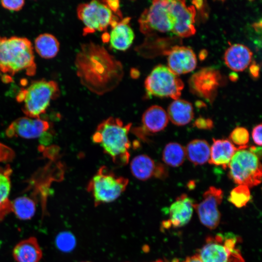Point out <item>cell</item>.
Segmentation results:
<instances>
[{
    "label": "cell",
    "mask_w": 262,
    "mask_h": 262,
    "mask_svg": "<svg viewBox=\"0 0 262 262\" xmlns=\"http://www.w3.org/2000/svg\"><path fill=\"white\" fill-rule=\"evenodd\" d=\"M75 64L81 83L99 95L114 89L124 75L121 63L103 46L92 42L81 46Z\"/></svg>",
    "instance_id": "cell-1"
},
{
    "label": "cell",
    "mask_w": 262,
    "mask_h": 262,
    "mask_svg": "<svg viewBox=\"0 0 262 262\" xmlns=\"http://www.w3.org/2000/svg\"><path fill=\"white\" fill-rule=\"evenodd\" d=\"M131 127V123L124 124L118 118L108 117L98 126L92 141L100 146L115 164L126 165L130 157L131 144L128 135Z\"/></svg>",
    "instance_id": "cell-2"
},
{
    "label": "cell",
    "mask_w": 262,
    "mask_h": 262,
    "mask_svg": "<svg viewBox=\"0 0 262 262\" xmlns=\"http://www.w3.org/2000/svg\"><path fill=\"white\" fill-rule=\"evenodd\" d=\"M26 70L29 75L35 70L33 47L25 37L0 36V70L13 75Z\"/></svg>",
    "instance_id": "cell-3"
},
{
    "label": "cell",
    "mask_w": 262,
    "mask_h": 262,
    "mask_svg": "<svg viewBox=\"0 0 262 262\" xmlns=\"http://www.w3.org/2000/svg\"><path fill=\"white\" fill-rule=\"evenodd\" d=\"M59 94L57 82L42 79L33 82L27 88L21 90L16 99L22 104V110L27 116L40 118L46 112L51 100Z\"/></svg>",
    "instance_id": "cell-4"
},
{
    "label": "cell",
    "mask_w": 262,
    "mask_h": 262,
    "mask_svg": "<svg viewBox=\"0 0 262 262\" xmlns=\"http://www.w3.org/2000/svg\"><path fill=\"white\" fill-rule=\"evenodd\" d=\"M128 183V179L102 166L89 181L87 190L92 195L95 206H98L116 200L126 190Z\"/></svg>",
    "instance_id": "cell-5"
},
{
    "label": "cell",
    "mask_w": 262,
    "mask_h": 262,
    "mask_svg": "<svg viewBox=\"0 0 262 262\" xmlns=\"http://www.w3.org/2000/svg\"><path fill=\"white\" fill-rule=\"evenodd\" d=\"M259 157L249 149H240L232 156L228 167L229 176L235 183L249 188L259 184L262 168Z\"/></svg>",
    "instance_id": "cell-6"
},
{
    "label": "cell",
    "mask_w": 262,
    "mask_h": 262,
    "mask_svg": "<svg viewBox=\"0 0 262 262\" xmlns=\"http://www.w3.org/2000/svg\"><path fill=\"white\" fill-rule=\"evenodd\" d=\"M238 241L232 233L209 236L196 254L202 262H245L236 247Z\"/></svg>",
    "instance_id": "cell-7"
},
{
    "label": "cell",
    "mask_w": 262,
    "mask_h": 262,
    "mask_svg": "<svg viewBox=\"0 0 262 262\" xmlns=\"http://www.w3.org/2000/svg\"><path fill=\"white\" fill-rule=\"evenodd\" d=\"M77 13L84 25V35L97 31H105L109 26L112 28L122 19L121 15L114 13L104 0H93L80 4Z\"/></svg>",
    "instance_id": "cell-8"
},
{
    "label": "cell",
    "mask_w": 262,
    "mask_h": 262,
    "mask_svg": "<svg viewBox=\"0 0 262 262\" xmlns=\"http://www.w3.org/2000/svg\"><path fill=\"white\" fill-rule=\"evenodd\" d=\"M146 92L148 96L179 99L184 84L178 75L167 66L160 65L155 66L145 82Z\"/></svg>",
    "instance_id": "cell-9"
},
{
    "label": "cell",
    "mask_w": 262,
    "mask_h": 262,
    "mask_svg": "<svg viewBox=\"0 0 262 262\" xmlns=\"http://www.w3.org/2000/svg\"><path fill=\"white\" fill-rule=\"evenodd\" d=\"M138 22L141 32L147 35L155 32H172L173 19L170 0H153L149 7L143 12Z\"/></svg>",
    "instance_id": "cell-10"
},
{
    "label": "cell",
    "mask_w": 262,
    "mask_h": 262,
    "mask_svg": "<svg viewBox=\"0 0 262 262\" xmlns=\"http://www.w3.org/2000/svg\"><path fill=\"white\" fill-rule=\"evenodd\" d=\"M223 197L221 189L211 186L205 192L201 202L194 204V209L201 223L210 229H215L219 225L221 213L218 207Z\"/></svg>",
    "instance_id": "cell-11"
},
{
    "label": "cell",
    "mask_w": 262,
    "mask_h": 262,
    "mask_svg": "<svg viewBox=\"0 0 262 262\" xmlns=\"http://www.w3.org/2000/svg\"><path fill=\"white\" fill-rule=\"evenodd\" d=\"M170 10L173 19L172 32L181 37H188L196 33L194 26L196 9L187 6L184 0H170Z\"/></svg>",
    "instance_id": "cell-12"
},
{
    "label": "cell",
    "mask_w": 262,
    "mask_h": 262,
    "mask_svg": "<svg viewBox=\"0 0 262 262\" xmlns=\"http://www.w3.org/2000/svg\"><path fill=\"white\" fill-rule=\"evenodd\" d=\"M220 79V74L216 69L203 68L192 75L189 81L190 87L193 93L212 102L217 93Z\"/></svg>",
    "instance_id": "cell-13"
},
{
    "label": "cell",
    "mask_w": 262,
    "mask_h": 262,
    "mask_svg": "<svg viewBox=\"0 0 262 262\" xmlns=\"http://www.w3.org/2000/svg\"><path fill=\"white\" fill-rule=\"evenodd\" d=\"M48 121L40 118L19 117L13 121L6 130L9 137L33 139L41 136L49 128Z\"/></svg>",
    "instance_id": "cell-14"
},
{
    "label": "cell",
    "mask_w": 262,
    "mask_h": 262,
    "mask_svg": "<svg viewBox=\"0 0 262 262\" xmlns=\"http://www.w3.org/2000/svg\"><path fill=\"white\" fill-rule=\"evenodd\" d=\"M166 112L161 106L152 105L147 108L142 117V126L132 130L138 137L145 140L147 136L163 130L168 122Z\"/></svg>",
    "instance_id": "cell-15"
},
{
    "label": "cell",
    "mask_w": 262,
    "mask_h": 262,
    "mask_svg": "<svg viewBox=\"0 0 262 262\" xmlns=\"http://www.w3.org/2000/svg\"><path fill=\"white\" fill-rule=\"evenodd\" d=\"M165 54L167 55L168 67L177 75L193 71L196 66V58L193 50L184 46H174Z\"/></svg>",
    "instance_id": "cell-16"
},
{
    "label": "cell",
    "mask_w": 262,
    "mask_h": 262,
    "mask_svg": "<svg viewBox=\"0 0 262 262\" xmlns=\"http://www.w3.org/2000/svg\"><path fill=\"white\" fill-rule=\"evenodd\" d=\"M193 200L186 194L178 196L169 209V218L163 223V226L168 229L170 227L180 228L190 221L194 209Z\"/></svg>",
    "instance_id": "cell-17"
},
{
    "label": "cell",
    "mask_w": 262,
    "mask_h": 262,
    "mask_svg": "<svg viewBox=\"0 0 262 262\" xmlns=\"http://www.w3.org/2000/svg\"><path fill=\"white\" fill-rule=\"evenodd\" d=\"M130 21V17L122 19L112 28L108 40L113 49L124 51L131 45L134 39V33L129 25Z\"/></svg>",
    "instance_id": "cell-18"
},
{
    "label": "cell",
    "mask_w": 262,
    "mask_h": 262,
    "mask_svg": "<svg viewBox=\"0 0 262 262\" xmlns=\"http://www.w3.org/2000/svg\"><path fill=\"white\" fill-rule=\"evenodd\" d=\"M253 53L246 46L240 44L230 46L224 54L225 64L235 71L244 70L250 64Z\"/></svg>",
    "instance_id": "cell-19"
},
{
    "label": "cell",
    "mask_w": 262,
    "mask_h": 262,
    "mask_svg": "<svg viewBox=\"0 0 262 262\" xmlns=\"http://www.w3.org/2000/svg\"><path fill=\"white\" fill-rule=\"evenodd\" d=\"M240 149L229 140L213 139L209 163L226 169L235 152Z\"/></svg>",
    "instance_id": "cell-20"
},
{
    "label": "cell",
    "mask_w": 262,
    "mask_h": 262,
    "mask_svg": "<svg viewBox=\"0 0 262 262\" xmlns=\"http://www.w3.org/2000/svg\"><path fill=\"white\" fill-rule=\"evenodd\" d=\"M42 256V249L34 237L20 241L13 250V256L16 262H39Z\"/></svg>",
    "instance_id": "cell-21"
},
{
    "label": "cell",
    "mask_w": 262,
    "mask_h": 262,
    "mask_svg": "<svg viewBox=\"0 0 262 262\" xmlns=\"http://www.w3.org/2000/svg\"><path fill=\"white\" fill-rule=\"evenodd\" d=\"M159 163H155L147 155L135 156L131 161L130 169L133 176L141 180H146L152 177L156 178Z\"/></svg>",
    "instance_id": "cell-22"
},
{
    "label": "cell",
    "mask_w": 262,
    "mask_h": 262,
    "mask_svg": "<svg viewBox=\"0 0 262 262\" xmlns=\"http://www.w3.org/2000/svg\"><path fill=\"white\" fill-rule=\"evenodd\" d=\"M168 119L177 126H184L194 118V110L189 102L181 99L174 100L169 105L166 112Z\"/></svg>",
    "instance_id": "cell-23"
},
{
    "label": "cell",
    "mask_w": 262,
    "mask_h": 262,
    "mask_svg": "<svg viewBox=\"0 0 262 262\" xmlns=\"http://www.w3.org/2000/svg\"><path fill=\"white\" fill-rule=\"evenodd\" d=\"M12 172L9 166L4 168L0 167V222L12 212V201L9 198Z\"/></svg>",
    "instance_id": "cell-24"
},
{
    "label": "cell",
    "mask_w": 262,
    "mask_h": 262,
    "mask_svg": "<svg viewBox=\"0 0 262 262\" xmlns=\"http://www.w3.org/2000/svg\"><path fill=\"white\" fill-rule=\"evenodd\" d=\"M186 156L195 165H201L209 161L210 147L205 140L195 139L190 141L185 148Z\"/></svg>",
    "instance_id": "cell-25"
},
{
    "label": "cell",
    "mask_w": 262,
    "mask_h": 262,
    "mask_svg": "<svg viewBox=\"0 0 262 262\" xmlns=\"http://www.w3.org/2000/svg\"><path fill=\"white\" fill-rule=\"evenodd\" d=\"M58 40L53 35L44 33L39 35L34 41V48L38 54L44 59L54 57L59 50Z\"/></svg>",
    "instance_id": "cell-26"
},
{
    "label": "cell",
    "mask_w": 262,
    "mask_h": 262,
    "mask_svg": "<svg viewBox=\"0 0 262 262\" xmlns=\"http://www.w3.org/2000/svg\"><path fill=\"white\" fill-rule=\"evenodd\" d=\"M185 157V148L176 142L167 144L162 153L164 162L167 165L174 167L181 165L183 163Z\"/></svg>",
    "instance_id": "cell-27"
},
{
    "label": "cell",
    "mask_w": 262,
    "mask_h": 262,
    "mask_svg": "<svg viewBox=\"0 0 262 262\" xmlns=\"http://www.w3.org/2000/svg\"><path fill=\"white\" fill-rule=\"evenodd\" d=\"M12 212L19 219L23 220H29L34 215L36 211V206L33 199L22 196L17 197L12 201Z\"/></svg>",
    "instance_id": "cell-28"
},
{
    "label": "cell",
    "mask_w": 262,
    "mask_h": 262,
    "mask_svg": "<svg viewBox=\"0 0 262 262\" xmlns=\"http://www.w3.org/2000/svg\"><path fill=\"white\" fill-rule=\"evenodd\" d=\"M249 188L246 185H239L230 192L228 200L237 208L245 206L251 199Z\"/></svg>",
    "instance_id": "cell-29"
},
{
    "label": "cell",
    "mask_w": 262,
    "mask_h": 262,
    "mask_svg": "<svg viewBox=\"0 0 262 262\" xmlns=\"http://www.w3.org/2000/svg\"><path fill=\"white\" fill-rule=\"evenodd\" d=\"M229 138L230 141L238 147L243 149L247 148V144L249 139V134L247 130L243 127H236L230 133Z\"/></svg>",
    "instance_id": "cell-30"
},
{
    "label": "cell",
    "mask_w": 262,
    "mask_h": 262,
    "mask_svg": "<svg viewBox=\"0 0 262 262\" xmlns=\"http://www.w3.org/2000/svg\"><path fill=\"white\" fill-rule=\"evenodd\" d=\"M56 244L57 247L61 251L69 252L75 247L76 239L72 233L63 232L57 236Z\"/></svg>",
    "instance_id": "cell-31"
},
{
    "label": "cell",
    "mask_w": 262,
    "mask_h": 262,
    "mask_svg": "<svg viewBox=\"0 0 262 262\" xmlns=\"http://www.w3.org/2000/svg\"><path fill=\"white\" fill-rule=\"evenodd\" d=\"M0 2L3 8L12 11L20 10L25 4L23 0H1Z\"/></svg>",
    "instance_id": "cell-32"
},
{
    "label": "cell",
    "mask_w": 262,
    "mask_h": 262,
    "mask_svg": "<svg viewBox=\"0 0 262 262\" xmlns=\"http://www.w3.org/2000/svg\"><path fill=\"white\" fill-rule=\"evenodd\" d=\"M14 156L13 150L9 147L0 143V162L10 161L13 159Z\"/></svg>",
    "instance_id": "cell-33"
},
{
    "label": "cell",
    "mask_w": 262,
    "mask_h": 262,
    "mask_svg": "<svg viewBox=\"0 0 262 262\" xmlns=\"http://www.w3.org/2000/svg\"><path fill=\"white\" fill-rule=\"evenodd\" d=\"M193 124L197 128L203 130H211L213 127V121L212 119L203 117L197 118Z\"/></svg>",
    "instance_id": "cell-34"
},
{
    "label": "cell",
    "mask_w": 262,
    "mask_h": 262,
    "mask_svg": "<svg viewBox=\"0 0 262 262\" xmlns=\"http://www.w3.org/2000/svg\"><path fill=\"white\" fill-rule=\"evenodd\" d=\"M252 136L254 143L258 145H262V124L256 126L253 129Z\"/></svg>",
    "instance_id": "cell-35"
},
{
    "label": "cell",
    "mask_w": 262,
    "mask_h": 262,
    "mask_svg": "<svg viewBox=\"0 0 262 262\" xmlns=\"http://www.w3.org/2000/svg\"><path fill=\"white\" fill-rule=\"evenodd\" d=\"M108 6L115 13L121 15L119 11V3L118 0H104Z\"/></svg>",
    "instance_id": "cell-36"
},
{
    "label": "cell",
    "mask_w": 262,
    "mask_h": 262,
    "mask_svg": "<svg viewBox=\"0 0 262 262\" xmlns=\"http://www.w3.org/2000/svg\"><path fill=\"white\" fill-rule=\"evenodd\" d=\"M183 262H202L201 260L199 258L196 254L188 257L185 259V261Z\"/></svg>",
    "instance_id": "cell-37"
},
{
    "label": "cell",
    "mask_w": 262,
    "mask_h": 262,
    "mask_svg": "<svg viewBox=\"0 0 262 262\" xmlns=\"http://www.w3.org/2000/svg\"><path fill=\"white\" fill-rule=\"evenodd\" d=\"M255 69L254 68L253 66H252L251 67V72L252 74L254 76H256L258 75V71H259V68L257 66H255Z\"/></svg>",
    "instance_id": "cell-38"
},
{
    "label": "cell",
    "mask_w": 262,
    "mask_h": 262,
    "mask_svg": "<svg viewBox=\"0 0 262 262\" xmlns=\"http://www.w3.org/2000/svg\"><path fill=\"white\" fill-rule=\"evenodd\" d=\"M172 262H179V261L177 259H174Z\"/></svg>",
    "instance_id": "cell-39"
},
{
    "label": "cell",
    "mask_w": 262,
    "mask_h": 262,
    "mask_svg": "<svg viewBox=\"0 0 262 262\" xmlns=\"http://www.w3.org/2000/svg\"><path fill=\"white\" fill-rule=\"evenodd\" d=\"M153 262H163V261L162 260H157V261Z\"/></svg>",
    "instance_id": "cell-40"
},
{
    "label": "cell",
    "mask_w": 262,
    "mask_h": 262,
    "mask_svg": "<svg viewBox=\"0 0 262 262\" xmlns=\"http://www.w3.org/2000/svg\"></svg>",
    "instance_id": "cell-41"
}]
</instances>
